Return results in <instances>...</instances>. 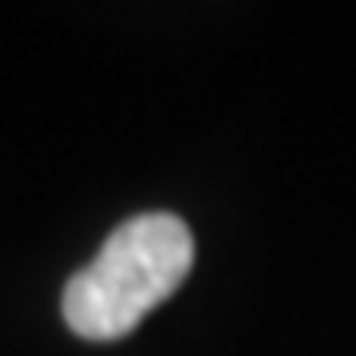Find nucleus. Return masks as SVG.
I'll return each mask as SVG.
<instances>
[{"label": "nucleus", "instance_id": "1", "mask_svg": "<svg viewBox=\"0 0 356 356\" xmlns=\"http://www.w3.org/2000/svg\"><path fill=\"white\" fill-rule=\"evenodd\" d=\"M194 234L178 214H135L64 285V321L83 341H119L186 281Z\"/></svg>", "mask_w": 356, "mask_h": 356}]
</instances>
